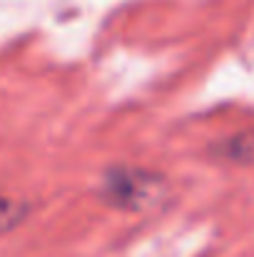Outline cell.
Returning <instances> with one entry per match:
<instances>
[{
  "label": "cell",
  "instance_id": "6da1fadb",
  "mask_svg": "<svg viewBox=\"0 0 254 257\" xmlns=\"http://www.w3.org/2000/svg\"><path fill=\"white\" fill-rule=\"evenodd\" d=\"M162 192V177L135 168H115L105 172L100 195L120 210H142Z\"/></svg>",
  "mask_w": 254,
  "mask_h": 257
},
{
  "label": "cell",
  "instance_id": "7a4b0ae2",
  "mask_svg": "<svg viewBox=\"0 0 254 257\" xmlns=\"http://www.w3.org/2000/svg\"><path fill=\"white\" fill-rule=\"evenodd\" d=\"M219 155L232 163H254V130L239 133L219 145Z\"/></svg>",
  "mask_w": 254,
  "mask_h": 257
},
{
  "label": "cell",
  "instance_id": "3957f363",
  "mask_svg": "<svg viewBox=\"0 0 254 257\" xmlns=\"http://www.w3.org/2000/svg\"><path fill=\"white\" fill-rule=\"evenodd\" d=\"M25 215V207L18 200H10L5 195H0V235L13 230Z\"/></svg>",
  "mask_w": 254,
  "mask_h": 257
}]
</instances>
